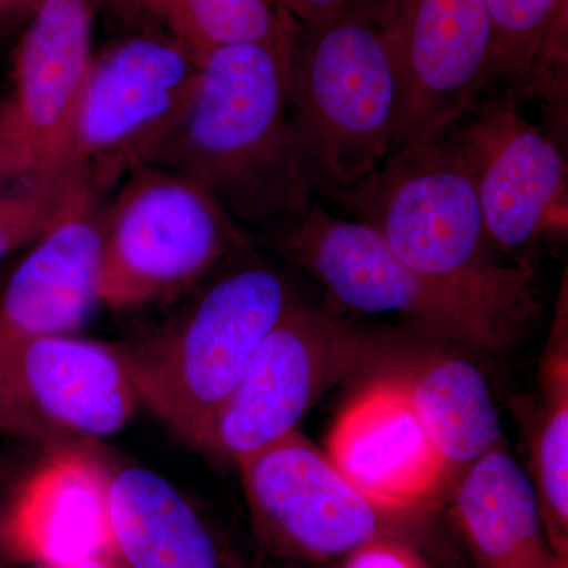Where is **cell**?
Segmentation results:
<instances>
[{
    "mask_svg": "<svg viewBox=\"0 0 568 568\" xmlns=\"http://www.w3.org/2000/svg\"><path fill=\"white\" fill-rule=\"evenodd\" d=\"M298 36L205 55L189 111L152 163L192 179L244 227L274 226L313 203L290 114Z\"/></svg>",
    "mask_w": 568,
    "mask_h": 568,
    "instance_id": "1",
    "label": "cell"
},
{
    "mask_svg": "<svg viewBox=\"0 0 568 568\" xmlns=\"http://www.w3.org/2000/svg\"><path fill=\"white\" fill-rule=\"evenodd\" d=\"M331 201L372 226L418 274L526 323L540 312L536 271L528 261L496 260L476 185L446 134L399 145L364 181Z\"/></svg>",
    "mask_w": 568,
    "mask_h": 568,
    "instance_id": "2",
    "label": "cell"
},
{
    "mask_svg": "<svg viewBox=\"0 0 568 568\" xmlns=\"http://www.w3.org/2000/svg\"><path fill=\"white\" fill-rule=\"evenodd\" d=\"M402 84L381 0H355L302 32L290 77L295 151L312 194L347 192L394 149Z\"/></svg>",
    "mask_w": 568,
    "mask_h": 568,
    "instance_id": "3",
    "label": "cell"
},
{
    "mask_svg": "<svg viewBox=\"0 0 568 568\" xmlns=\"http://www.w3.org/2000/svg\"><path fill=\"white\" fill-rule=\"evenodd\" d=\"M237 261L166 327L122 351L140 403L194 447L203 448L265 335L297 304L278 267Z\"/></svg>",
    "mask_w": 568,
    "mask_h": 568,
    "instance_id": "4",
    "label": "cell"
},
{
    "mask_svg": "<svg viewBox=\"0 0 568 568\" xmlns=\"http://www.w3.org/2000/svg\"><path fill=\"white\" fill-rule=\"evenodd\" d=\"M102 209L99 304L132 310L189 293L252 246L192 179L145 164Z\"/></svg>",
    "mask_w": 568,
    "mask_h": 568,
    "instance_id": "5",
    "label": "cell"
},
{
    "mask_svg": "<svg viewBox=\"0 0 568 568\" xmlns=\"http://www.w3.org/2000/svg\"><path fill=\"white\" fill-rule=\"evenodd\" d=\"M271 227L278 252L320 280L347 308L395 313L425 335L484 353H506L529 324L459 287L418 274L372 226L332 215L315 203Z\"/></svg>",
    "mask_w": 568,
    "mask_h": 568,
    "instance_id": "6",
    "label": "cell"
},
{
    "mask_svg": "<svg viewBox=\"0 0 568 568\" xmlns=\"http://www.w3.org/2000/svg\"><path fill=\"white\" fill-rule=\"evenodd\" d=\"M200 71L156 26L112 41L93 58L61 173L100 200L152 164L185 118Z\"/></svg>",
    "mask_w": 568,
    "mask_h": 568,
    "instance_id": "7",
    "label": "cell"
},
{
    "mask_svg": "<svg viewBox=\"0 0 568 568\" xmlns=\"http://www.w3.org/2000/svg\"><path fill=\"white\" fill-rule=\"evenodd\" d=\"M237 466L254 532L276 560L328 564L377 538L410 541L422 517L366 496L297 429Z\"/></svg>",
    "mask_w": 568,
    "mask_h": 568,
    "instance_id": "8",
    "label": "cell"
},
{
    "mask_svg": "<svg viewBox=\"0 0 568 568\" xmlns=\"http://www.w3.org/2000/svg\"><path fill=\"white\" fill-rule=\"evenodd\" d=\"M383 351L328 310L297 302L265 335L205 437L237 465L297 428L321 395Z\"/></svg>",
    "mask_w": 568,
    "mask_h": 568,
    "instance_id": "9",
    "label": "cell"
},
{
    "mask_svg": "<svg viewBox=\"0 0 568 568\" xmlns=\"http://www.w3.org/2000/svg\"><path fill=\"white\" fill-rule=\"evenodd\" d=\"M521 103L493 89L444 133L473 178L493 245L508 254L568 231L566 141L530 122Z\"/></svg>",
    "mask_w": 568,
    "mask_h": 568,
    "instance_id": "10",
    "label": "cell"
},
{
    "mask_svg": "<svg viewBox=\"0 0 568 568\" xmlns=\"http://www.w3.org/2000/svg\"><path fill=\"white\" fill-rule=\"evenodd\" d=\"M140 403L121 349L71 335L0 345V433L52 452L125 426Z\"/></svg>",
    "mask_w": 568,
    "mask_h": 568,
    "instance_id": "11",
    "label": "cell"
},
{
    "mask_svg": "<svg viewBox=\"0 0 568 568\" xmlns=\"http://www.w3.org/2000/svg\"><path fill=\"white\" fill-rule=\"evenodd\" d=\"M92 0H41L0 97V189L61 173L93 58Z\"/></svg>",
    "mask_w": 568,
    "mask_h": 568,
    "instance_id": "12",
    "label": "cell"
},
{
    "mask_svg": "<svg viewBox=\"0 0 568 568\" xmlns=\"http://www.w3.org/2000/svg\"><path fill=\"white\" fill-rule=\"evenodd\" d=\"M381 18L402 84L394 149L440 136L493 89L487 3L381 0Z\"/></svg>",
    "mask_w": 568,
    "mask_h": 568,
    "instance_id": "13",
    "label": "cell"
},
{
    "mask_svg": "<svg viewBox=\"0 0 568 568\" xmlns=\"http://www.w3.org/2000/svg\"><path fill=\"white\" fill-rule=\"evenodd\" d=\"M328 458L381 506L424 515L454 480L398 376L355 396L336 418Z\"/></svg>",
    "mask_w": 568,
    "mask_h": 568,
    "instance_id": "14",
    "label": "cell"
},
{
    "mask_svg": "<svg viewBox=\"0 0 568 568\" xmlns=\"http://www.w3.org/2000/svg\"><path fill=\"white\" fill-rule=\"evenodd\" d=\"M82 190L28 253L0 294V345L71 335L99 304L102 209Z\"/></svg>",
    "mask_w": 568,
    "mask_h": 568,
    "instance_id": "15",
    "label": "cell"
},
{
    "mask_svg": "<svg viewBox=\"0 0 568 568\" xmlns=\"http://www.w3.org/2000/svg\"><path fill=\"white\" fill-rule=\"evenodd\" d=\"M110 474L84 448L52 452L7 507L17 562L52 568L114 552Z\"/></svg>",
    "mask_w": 568,
    "mask_h": 568,
    "instance_id": "16",
    "label": "cell"
},
{
    "mask_svg": "<svg viewBox=\"0 0 568 568\" xmlns=\"http://www.w3.org/2000/svg\"><path fill=\"white\" fill-rule=\"evenodd\" d=\"M454 517L478 568H568L549 547L532 480L506 448L459 474Z\"/></svg>",
    "mask_w": 568,
    "mask_h": 568,
    "instance_id": "17",
    "label": "cell"
},
{
    "mask_svg": "<svg viewBox=\"0 0 568 568\" xmlns=\"http://www.w3.org/2000/svg\"><path fill=\"white\" fill-rule=\"evenodd\" d=\"M112 547L125 568H231L200 511L148 467L110 474Z\"/></svg>",
    "mask_w": 568,
    "mask_h": 568,
    "instance_id": "18",
    "label": "cell"
},
{
    "mask_svg": "<svg viewBox=\"0 0 568 568\" xmlns=\"http://www.w3.org/2000/svg\"><path fill=\"white\" fill-rule=\"evenodd\" d=\"M495 32L493 89L536 100L549 125H568V0H485ZM491 89V91H493Z\"/></svg>",
    "mask_w": 568,
    "mask_h": 568,
    "instance_id": "19",
    "label": "cell"
},
{
    "mask_svg": "<svg viewBox=\"0 0 568 568\" xmlns=\"http://www.w3.org/2000/svg\"><path fill=\"white\" fill-rule=\"evenodd\" d=\"M396 376L454 478L500 446L499 417L476 365L463 358H432Z\"/></svg>",
    "mask_w": 568,
    "mask_h": 568,
    "instance_id": "20",
    "label": "cell"
},
{
    "mask_svg": "<svg viewBox=\"0 0 568 568\" xmlns=\"http://www.w3.org/2000/svg\"><path fill=\"white\" fill-rule=\"evenodd\" d=\"M534 488L549 547L568 560L567 284L544 364V407L532 439Z\"/></svg>",
    "mask_w": 568,
    "mask_h": 568,
    "instance_id": "21",
    "label": "cell"
},
{
    "mask_svg": "<svg viewBox=\"0 0 568 568\" xmlns=\"http://www.w3.org/2000/svg\"><path fill=\"white\" fill-rule=\"evenodd\" d=\"M152 24L200 62L219 48L267 43L298 29L287 11L268 0H156Z\"/></svg>",
    "mask_w": 568,
    "mask_h": 568,
    "instance_id": "22",
    "label": "cell"
},
{
    "mask_svg": "<svg viewBox=\"0 0 568 568\" xmlns=\"http://www.w3.org/2000/svg\"><path fill=\"white\" fill-rule=\"evenodd\" d=\"M82 190L84 186L63 173L0 189V264L50 230Z\"/></svg>",
    "mask_w": 568,
    "mask_h": 568,
    "instance_id": "23",
    "label": "cell"
},
{
    "mask_svg": "<svg viewBox=\"0 0 568 568\" xmlns=\"http://www.w3.org/2000/svg\"><path fill=\"white\" fill-rule=\"evenodd\" d=\"M338 568H429L410 541L377 538L354 549Z\"/></svg>",
    "mask_w": 568,
    "mask_h": 568,
    "instance_id": "24",
    "label": "cell"
},
{
    "mask_svg": "<svg viewBox=\"0 0 568 568\" xmlns=\"http://www.w3.org/2000/svg\"><path fill=\"white\" fill-rule=\"evenodd\" d=\"M284 9L297 22L302 32L315 31L335 20L355 0H283Z\"/></svg>",
    "mask_w": 568,
    "mask_h": 568,
    "instance_id": "25",
    "label": "cell"
},
{
    "mask_svg": "<svg viewBox=\"0 0 568 568\" xmlns=\"http://www.w3.org/2000/svg\"><path fill=\"white\" fill-rule=\"evenodd\" d=\"M93 7L106 10L112 17L130 24H152V11L156 0H92Z\"/></svg>",
    "mask_w": 568,
    "mask_h": 568,
    "instance_id": "26",
    "label": "cell"
},
{
    "mask_svg": "<svg viewBox=\"0 0 568 568\" xmlns=\"http://www.w3.org/2000/svg\"><path fill=\"white\" fill-rule=\"evenodd\" d=\"M41 0H0V37L28 24Z\"/></svg>",
    "mask_w": 568,
    "mask_h": 568,
    "instance_id": "27",
    "label": "cell"
},
{
    "mask_svg": "<svg viewBox=\"0 0 568 568\" xmlns=\"http://www.w3.org/2000/svg\"><path fill=\"white\" fill-rule=\"evenodd\" d=\"M52 568H125L122 566L115 552L108 555L93 556V558L77 560V562L67 564V566Z\"/></svg>",
    "mask_w": 568,
    "mask_h": 568,
    "instance_id": "28",
    "label": "cell"
},
{
    "mask_svg": "<svg viewBox=\"0 0 568 568\" xmlns=\"http://www.w3.org/2000/svg\"><path fill=\"white\" fill-rule=\"evenodd\" d=\"M17 562L10 548L9 521H7V508L0 507V568L9 567Z\"/></svg>",
    "mask_w": 568,
    "mask_h": 568,
    "instance_id": "29",
    "label": "cell"
},
{
    "mask_svg": "<svg viewBox=\"0 0 568 568\" xmlns=\"http://www.w3.org/2000/svg\"><path fill=\"white\" fill-rule=\"evenodd\" d=\"M282 566L278 568H320L321 564L294 562V560H280Z\"/></svg>",
    "mask_w": 568,
    "mask_h": 568,
    "instance_id": "30",
    "label": "cell"
},
{
    "mask_svg": "<svg viewBox=\"0 0 568 568\" xmlns=\"http://www.w3.org/2000/svg\"><path fill=\"white\" fill-rule=\"evenodd\" d=\"M268 2H271L272 6H274L276 10L287 11L286 9H284L283 0H268Z\"/></svg>",
    "mask_w": 568,
    "mask_h": 568,
    "instance_id": "31",
    "label": "cell"
},
{
    "mask_svg": "<svg viewBox=\"0 0 568 568\" xmlns=\"http://www.w3.org/2000/svg\"><path fill=\"white\" fill-rule=\"evenodd\" d=\"M2 568H7V567H2Z\"/></svg>",
    "mask_w": 568,
    "mask_h": 568,
    "instance_id": "32",
    "label": "cell"
},
{
    "mask_svg": "<svg viewBox=\"0 0 568 568\" xmlns=\"http://www.w3.org/2000/svg\"><path fill=\"white\" fill-rule=\"evenodd\" d=\"M7 568H9V567H7Z\"/></svg>",
    "mask_w": 568,
    "mask_h": 568,
    "instance_id": "33",
    "label": "cell"
}]
</instances>
